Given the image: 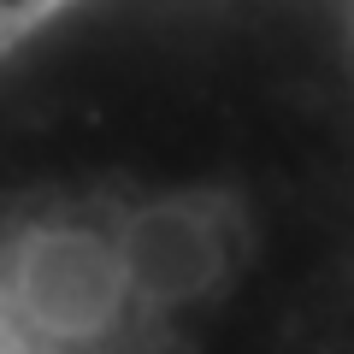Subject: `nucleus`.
<instances>
[{
	"instance_id": "1",
	"label": "nucleus",
	"mask_w": 354,
	"mask_h": 354,
	"mask_svg": "<svg viewBox=\"0 0 354 354\" xmlns=\"http://www.w3.org/2000/svg\"><path fill=\"white\" fill-rule=\"evenodd\" d=\"M0 354H354V0H0Z\"/></svg>"
}]
</instances>
